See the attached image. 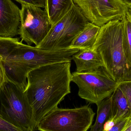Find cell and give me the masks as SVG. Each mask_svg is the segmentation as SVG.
Here are the masks:
<instances>
[{"label": "cell", "instance_id": "6", "mask_svg": "<svg viewBox=\"0 0 131 131\" xmlns=\"http://www.w3.org/2000/svg\"><path fill=\"white\" fill-rule=\"evenodd\" d=\"M95 113L88 105L74 108H57L45 117L37 127L41 131H87Z\"/></svg>", "mask_w": 131, "mask_h": 131}, {"label": "cell", "instance_id": "21", "mask_svg": "<svg viewBox=\"0 0 131 131\" xmlns=\"http://www.w3.org/2000/svg\"><path fill=\"white\" fill-rule=\"evenodd\" d=\"M127 15L131 21V6H127Z\"/></svg>", "mask_w": 131, "mask_h": 131}, {"label": "cell", "instance_id": "17", "mask_svg": "<svg viewBox=\"0 0 131 131\" xmlns=\"http://www.w3.org/2000/svg\"><path fill=\"white\" fill-rule=\"evenodd\" d=\"M131 122V117L123 118L116 122L110 131H125Z\"/></svg>", "mask_w": 131, "mask_h": 131}, {"label": "cell", "instance_id": "15", "mask_svg": "<svg viewBox=\"0 0 131 131\" xmlns=\"http://www.w3.org/2000/svg\"><path fill=\"white\" fill-rule=\"evenodd\" d=\"M122 44L125 57L131 67V21L127 14L122 18Z\"/></svg>", "mask_w": 131, "mask_h": 131}, {"label": "cell", "instance_id": "23", "mask_svg": "<svg viewBox=\"0 0 131 131\" xmlns=\"http://www.w3.org/2000/svg\"><path fill=\"white\" fill-rule=\"evenodd\" d=\"M125 131H131V122L129 124L128 127L126 128Z\"/></svg>", "mask_w": 131, "mask_h": 131}, {"label": "cell", "instance_id": "11", "mask_svg": "<svg viewBox=\"0 0 131 131\" xmlns=\"http://www.w3.org/2000/svg\"><path fill=\"white\" fill-rule=\"evenodd\" d=\"M101 27L89 22L73 41L70 48L93 49Z\"/></svg>", "mask_w": 131, "mask_h": 131}, {"label": "cell", "instance_id": "3", "mask_svg": "<svg viewBox=\"0 0 131 131\" xmlns=\"http://www.w3.org/2000/svg\"><path fill=\"white\" fill-rule=\"evenodd\" d=\"M0 117L21 131L37 130L25 90L7 79L0 85Z\"/></svg>", "mask_w": 131, "mask_h": 131}, {"label": "cell", "instance_id": "14", "mask_svg": "<svg viewBox=\"0 0 131 131\" xmlns=\"http://www.w3.org/2000/svg\"><path fill=\"white\" fill-rule=\"evenodd\" d=\"M111 99V95L96 104L97 107V117L94 124L91 127V131H102L104 124L110 117Z\"/></svg>", "mask_w": 131, "mask_h": 131}, {"label": "cell", "instance_id": "9", "mask_svg": "<svg viewBox=\"0 0 131 131\" xmlns=\"http://www.w3.org/2000/svg\"><path fill=\"white\" fill-rule=\"evenodd\" d=\"M20 10L11 0H0V37H14L18 35Z\"/></svg>", "mask_w": 131, "mask_h": 131}, {"label": "cell", "instance_id": "16", "mask_svg": "<svg viewBox=\"0 0 131 131\" xmlns=\"http://www.w3.org/2000/svg\"><path fill=\"white\" fill-rule=\"evenodd\" d=\"M118 87L127 101L130 110L131 117V80L119 83Z\"/></svg>", "mask_w": 131, "mask_h": 131}, {"label": "cell", "instance_id": "19", "mask_svg": "<svg viewBox=\"0 0 131 131\" xmlns=\"http://www.w3.org/2000/svg\"><path fill=\"white\" fill-rule=\"evenodd\" d=\"M0 131H21L0 117Z\"/></svg>", "mask_w": 131, "mask_h": 131}, {"label": "cell", "instance_id": "2", "mask_svg": "<svg viewBox=\"0 0 131 131\" xmlns=\"http://www.w3.org/2000/svg\"><path fill=\"white\" fill-rule=\"evenodd\" d=\"M122 18L101 27L93 48L101 57L107 72L118 83L131 80V67L123 50Z\"/></svg>", "mask_w": 131, "mask_h": 131}, {"label": "cell", "instance_id": "12", "mask_svg": "<svg viewBox=\"0 0 131 131\" xmlns=\"http://www.w3.org/2000/svg\"><path fill=\"white\" fill-rule=\"evenodd\" d=\"M111 109L108 119L115 122L125 118L131 117L129 105L124 95L119 87L111 95Z\"/></svg>", "mask_w": 131, "mask_h": 131}, {"label": "cell", "instance_id": "18", "mask_svg": "<svg viewBox=\"0 0 131 131\" xmlns=\"http://www.w3.org/2000/svg\"><path fill=\"white\" fill-rule=\"evenodd\" d=\"M21 5L27 4L45 8V0H15Z\"/></svg>", "mask_w": 131, "mask_h": 131}, {"label": "cell", "instance_id": "13", "mask_svg": "<svg viewBox=\"0 0 131 131\" xmlns=\"http://www.w3.org/2000/svg\"><path fill=\"white\" fill-rule=\"evenodd\" d=\"M74 4L73 0H45V10L52 25L67 14Z\"/></svg>", "mask_w": 131, "mask_h": 131}, {"label": "cell", "instance_id": "10", "mask_svg": "<svg viewBox=\"0 0 131 131\" xmlns=\"http://www.w3.org/2000/svg\"><path fill=\"white\" fill-rule=\"evenodd\" d=\"M76 66V72H86L104 67L99 54L94 49H81L72 56Z\"/></svg>", "mask_w": 131, "mask_h": 131}, {"label": "cell", "instance_id": "22", "mask_svg": "<svg viewBox=\"0 0 131 131\" xmlns=\"http://www.w3.org/2000/svg\"><path fill=\"white\" fill-rule=\"evenodd\" d=\"M127 6H131V0H120Z\"/></svg>", "mask_w": 131, "mask_h": 131}, {"label": "cell", "instance_id": "7", "mask_svg": "<svg viewBox=\"0 0 131 131\" xmlns=\"http://www.w3.org/2000/svg\"><path fill=\"white\" fill-rule=\"evenodd\" d=\"M18 35L21 41L38 46L47 35L52 27L46 10L27 4L21 5Z\"/></svg>", "mask_w": 131, "mask_h": 131}, {"label": "cell", "instance_id": "4", "mask_svg": "<svg viewBox=\"0 0 131 131\" xmlns=\"http://www.w3.org/2000/svg\"><path fill=\"white\" fill-rule=\"evenodd\" d=\"M88 22L78 7L74 4L67 14L52 25L47 35L36 47L50 51L70 48L73 41Z\"/></svg>", "mask_w": 131, "mask_h": 131}, {"label": "cell", "instance_id": "1", "mask_svg": "<svg viewBox=\"0 0 131 131\" xmlns=\"http://www.w3.org/2000/svg\"><path fill=\"white\" fill-rule=\"evenodd\" d=\"M71 61L48 64L33 69L28 74L25 92L37 130L41 120L71 93Z\"/></svg>", "mask_w": 131, "mask_h": 131}, {"label": "cell", "instance_id": "8", "mask_svg": "<svg viewBox=\"0 0 131 131\" xmlns=\"http://www.w3.org/2000/svg\"><path fill=\"white\" fill-rule=\"evenodd\" d=\"M89 22L101 27L127 14L126 5L120 0H73Z\"/></svg>", "mask_w": 131, "mask_h": 131}, {"label": "cell", "instance_id": "20", "mask_svg": "<svg viewBox=\"0 0 131 131\" xmlns=\"http://www.w3.org/2000/svg\"><path fill=\"white\" fill-rule=\"evenodd\" d=\"M6 79L4 67L0 59V85L6 80Z\"/></svg>", "mask_w": 131, "mask_h": 131}, {"label": "cell", "instance_id": "5", "mask_svg": "<svg viewBox=\"0 0 131 131\" xmlns=\"http://www.w3.org/2000/svg\"><path fill=\"white\" fill-rule=\"evenodd\" d=\"M72 82L78 87L79 96L91 104H97L110 97L118 87L104 67L86 72L72 74Z\"/></svg>", "mask_w": 131, "mask_h": 131}]
</instances>
